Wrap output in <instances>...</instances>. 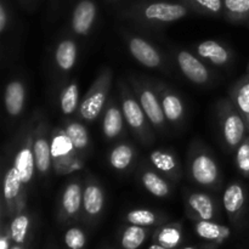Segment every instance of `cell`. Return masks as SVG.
<instances>
[{"mask_svg": "<svg viewBox=\"0 0 249 249\" xmlns=\"http://www.w3.org/2000/svg\"><path fill=\"white\" fill-rule=\"evenodd\" d=\"M51 160L56 174L66 175L82 169L83 156L75 150L65 128H55L50 134Z\"/></svg>", "mask_w": 249, "mask_h": 249, "instance_id": "6da1fadb", "label": "cell"}, {"mask_svg": "<svg viewBox=\"0 0 249 249\" xmlns=\"http://www.w3.org/2000/svg\"><path fill=\"white\" fill-rule=\"evenodd\" d=\"M112 85V72L109 68H105L99 77L94 80L88 90L84 99L80 101L78 114L85 122H94L99 118L101 112L107 105L109 90Z\"/></svg>", "mask_w": 249, "mask_h": 249, "instance_id": "7a4b0ae2", "label": "cell"}, {"mask_svg": "<svg viewBox=\"0 0 249 249\" xmlns=\"http://www.w3.org/2000/svg\"><path fill=\"white\" fill-rule=\"evenodd\" d=\"M189 10L182 2L151 1L134 7L131 15L134 18L151 24H167L186 17Z\"/></svg>", "mask_w": 249, "mask_h": 249, "instance_id": "3957f363", "label": "cell"}, {"mask_svg": "<svg viewBox=\"0 0 249 249\" xmlns=\"http://www.w3.org/2000/svg\"><path fill=\"white\" fill-rule=\"evenodd\" d=\"M219 121L225 143L231 150L237 148L249 130L245 118L231 100H225L219 106Z\"/></svg>", "mask_w": 249, "mask_h": 249, "instance_id": "277c9868", "label": "cell"}, {"mask_svg": "<svg viewBox=\"0 0 249 249\" xmlns=\"http://www.w3.org/2000/svg\"><path fill=\"white\" fill-rule=\"evenodd\" d=\"M121 106L125 122L131 130L139 136L141 141L147 143L151 140L147 116L145 114L139 100L134 96L131 90L124 83H121Z\"/></svg>", "mask_w": 249, "mask_h": 249, "instance_id": "5b68a950", "label": "cell"}, {"mask_svg": "<svg viewBox=\"0 0 249 249\" xmlns=\"http://www.w3.org/2000/svg\"><path fill=\"white\" fill-rule=\"evenodd\" d=\"M26 186L14 165L5 173L2 182V216H15L26 207Z\"/></svg>", "mask_w": 249, "mask_h": 249, "instance_id": "8992f818", "label": "cell"}, {"mask_svg": "<svg viewBox=\"0 0 249 249\" xmlns=\"http://www.w3.org/2000/svg\"><path fill=\"white\" fill-rule=\"evenodd\" d=\"M189 168L192 180L201 186L213 187L219 184L220 170L218 163L206 150H199L192 153Z\"/></svg>", "mask_w": 249, "mask_h": 249, "instance_id": "52a82bcc", "label": "cell"}, {"mask_svg": "<svg viewBox=\"0 0 249 249\" xmlns=\"http://www.w3.org/2000/svg\"><path fill=\"white\" fill-rule=\"evenodd\" d=\"M131 84H133L139 102H140L141 107L145 111V114L147 116L151 125L156 129L164 128L167 118H165V114L163 112L157 91L151 85H148L147 83L134 79V78L131 79Z\"/></svg>", "mask_w": 249, "mask_h": 249, "instance_id": "ba28073f", "label": "cell"}, {"mask_svg": "<svg viewBox=\"0 0 249 249\" xmlns=\"http://www.w3.org/2000/svg\"><path fill=\"white\" fill-rule=\"evenodd\" d=\"M34 128L31 126L29 131L27 133L23 142L21 143L19 148L17 150L16 156L14 160V167L18 172L19 178L24 186H28L32 182L36 173V160H34V151H33V140H34Z\"/></svg>", "mask_w": 249, "mask_h": 249, "instance_id": "9c48e42d", "label": "cell"}, {"mask_svg": "<svg viewBox=\"0 0 249 249\" xmlns=\"http://www.w3.org/2000/svg\"><path fill=\"white\" fill-rule=\"evenodd\" d=\"M33 151L36 172L41 177H45L53 168V160H51L50 135H49L48 128L44 122L38 123L34 128Z\"/></svg>", "mask_w": 249, "mask_h": 249, "instance_id": "30bf717a", "label": "cell"}, {"mask_svg": "<svg viewBox=\"0 0 249 249\" xmlns=\"http://www.w3.org/2000/svg\"><path fill=\"white\" fill-rule=\"evenodd\" d=\"M83 190L79 180H72L63 189L60 199V220H74L83 212Z\"/></svg>", "mask_w": 249, "mask_h": 249, "instance_id": "8fae6325", "label": "cell"}, {"mask_svg": "<svg viewBox=\"0 0 249 249\" xmlns=\"http://www.w3.org/2000/svg\"><path fill=\"white\" fill-rule=\"evenodd\" d=\"M129 53L141 65L147 68H160L163 58L160 51L146 39L139 36H129L126 38Z\"/></svg>", "mask_w": 249, "mask_h": 249, "instance_id": "7c38bea8", "label": "cell"}, {"mask_svg": "<svg viewBox=\"0 0 249 249\" xmlns=\"http://www.w3.org/2000/svg\"><path fill=\"white\" fill-rule=\"evenodd\" d=\"M177 61L181 73L190 82L203 85L207 84L211 79V73L207 66L190 51H179L177 53Z\"/></svg>", "mask_w": 249, "mask_h": 249, "instance_id": "4fadbf2b", "label": "cell"}, {"mask_svg": "<svg viewBox=\"0 0 249 249\" xmlns=\"http://www.w3.org/2000/svg\"><path fill=\"white\" fill-rule=\"evenodd\" d=\"M97 16V6L94 0H80L72 12L71 27L77 36H87L94 27Z\"/></svg>", "mask_w": 249, "mask_h": 249, "instance_id": "5bb4252c", "label": "cell"}, {"mask_svg": "<svg viewBox=\"0 0 249 249\" xmlns=\"http://www.w3.org/2000/svg\"><path fill=\"white\" fill-rule=\"evenodd\" d=\"M105 208V192L96 181H87L83 190V215L87 220L96 221Z\"/></svg>", "mask_w": 249, "mask_h": 249, "instance_id": "9a60e30c", "label": "cell"}, {"mask_svg": "<svg viewBox=\"0 0 249 249\" xmlns=\"http://www.w3.org/2000/svg\"><path fill=\"white\" fill-rule=\"evenodd\" d=\"M186 207L195 220H214L218 214L215 202L204 192H191L187 195Z\"/></svg>", "mask_w": 249, "mask_h": 249, "instance_id": "2e32d148", "label": "cell"}, {"mask_svg": "<svg viewBox=\"0 0 249 249\" xmlns=\"http://www.w3.org/2000/svg\"><path fill=\"white\" fill-rule=\"evenodd\" d=\"M124 114L122 106L118 105L116 99H111L105 107L104 118H102V131L105 138L113 140L122 135L124 129Z\"/></svg>", "mask_w": 249, "mask_h": 249, "instance_id": "e0dca14e", "label": "cell"}, {"mask_svg": "<svg viewBox=\"0 0 249 249\" xmlns=\"http://www.w3.org/2000/svg\"><path fill=\"white\" fill-rule=\"evenodd\" d=\"M247 194L245 187L238 182H232L225 189L223 195V203L231 221H237L245 211Z\"/></svg>", "mask_w": 249, "mask_h": 249, "instance_id": "ac0fdd59", "label": "cell"}, {"mask_svg": "<svg viewBox=\"0 0 249 249\" xmlns=\"http://www.w3.org/2000/svg\"><path fill=\"white\" fill-rule=\"evenodd\" d=\"M163 112L169 123L178 124L185 117V105L181 97L165 87H160L157 90Z\"/></svg>", "mask_w": 249, "mask_h": 249, "instance_id": "d6986e66", "label": "cell"}, {"mask_svg": "<svg viewBox=\"0 0 249 249\" xmlns=\"http://www.w3.org/2000/svg\"><path fill=\"white\" fill-rule=\"evenodd\" d=\"M195 232L209 246H220L231 236L230 228L213 220H195Z\"/></svg>", "mask_w": 249, "mask_h": 249, "instance_id": "ffe728a7", "label": "cell"}, {"mask_svg": "<svg viewBox=\"0 0 249 249\" xmlns=\"http://www.w3.org/2000/svg\"><path fill=\"white\" fill-rule=\"evenodd\" d=\"M26 102V88L18 79L11 80L5 88L4 104L6 113L10 117L21 116Z\"/></svg>", "mask_w": 249, "mask_h": 249, "instance_id": "44dd1931", "label": "cell"}, {"mask_svg": "<svg viewBox=\"0 0 249 249\" xmlns=\"http://www.w3.org/2000/svg\"><path fill=\"white\" fill-rule=\"evenodd\" d=\"M196 53L202 60L208 61L209 63L218 67L226 66L232 58L228 48L215 40H204L199 43L196 46Z\"/></svg>", "mask_w": 249, "mask_h": 249, "instance_id": "7402d4cb", "label": "cell"}, {"mask_svg": "<svg viewBox=\"0 0 249 249\" xmlns=\"http://www.w3.org/2000/svg\"><path fill=\"white\" fill-rule=\"evenodd\" d=\"M150 162L157 172L170 179H179L181 175L180 163L177 156L168 150H155L150 153Z\"/></svg>", "mask_w": 249, "mask_h": 249, "instance_id": "603a6c76", "label": "cell"}, {"mask_svg": "<svg viewBox=\"0 0 249 249\" xmlns=\"http://www.w3.org/2000/svg\"><path fill=\"white\" fill-rule=\"evenodd\" d=\"M182 226L180 223H170L160 225L155 230L152 241L165 248L175 249L182 242Z\"/></svg>", "mask_w": 249, "mask_h": 249, "instance_id": "cb8c5ba5", "label": "cell"}, {"mask_svg": "<svg viewBox=\"0 0 249 249\" xmlns=\"http://www.w3.org/2000/svg\"><path fill=\"white\" fill-rule=\"evenodd\" d=\"M78 57L77 44L72 39H62L55 50V62L58 70L67 73L75 66Z\"/></svg>", "mask_w": 249, "mask_h": 249, "instance_id": "d4e9b609", "label": "cell"}, {"mask_svg": "<svg viewBox=\"0 0 249 249\" xmlns=\"http://www.w3.org/2000/svg\"><path fill=\"white\" fill-rule=\"evenodd\" d=\"M141 184L146 191L158 198H164L170 195V185L157 172L152 169H143L141 173Z\"/></svg>", "mask_w": 249, "mask_h": 249, "instance_id": "484cf974", "label": "cell"}, {"mask_svg": "<svg viewBox=\"0 0 249 249\" xmlns=\"http://www.w3.org/2000/svg\"><path fill=\"white\" fill-rule=\"evenodd\" d=\"M230 100L243 116L249 130V74L233 85L230 91Z\"/></svg>", "mask_w": 249, "mask_h": 249, "instance_id": "4316f807", "label": "cell"}, {"mask_svg": "<svg viewBox=\"0 0 249 249\" xmlns=\"http://www.w3.org/2000/svg\"><path fill=\"white\" fill-rule=\"evenodd\" d=\"M63 128H65L68 138L71 139V141L74 145L75 150L79 152V155H87L88 150L90 147V134L87 126L78 121H71L66 123Z\"/></svg>", "mask_w": 249, "mask_h": 249, "instance_id": "83f0119b", "label": "cell"}, {"mask_svg": "<svg viewBox=\"0 0 249 249\" xmlns=\"http://www.w3.org/2000/svg\"><path fill=\"white\" fill-rule=\"evenodd\" d=\"M134 158H135V151L133 146L126 142H122L112 148L108 156V162L114 170L123 172L133 164Z\"/></svg>", "mask_w": 249, "mask_h": 249, "instance_id": "f1b7e54d", "label": "cell"}, {"mask_svg": "<svg viewBox=\"0 0 249 249\" xmlns=\"http://www.w3.org/2000/svg\"><path fill=\"white\" fill-rule=\"evenodd\" d=\"M32 229V218L28 213H21L16 214L12 218L11 223H10V232H11L12 242L16 245L23 246L28 241L29 235H31Z\"/></svg>", "mask_w": 249, "mask_h": 249, "instance_id": "f546056e", "label": "cell"}, {"mask_svg": "<svg viewBox=\"0 0 249 249\" xmlns=\"http://www.w3.org/2000/svg\"><path fill=\"white\" fill-rule=\"evenodd\" d=\"M163 215L155 211H151L147 208H136L131 209L128 213L125 214V220L126 224L130 225H138L143 226V228H152V226L160 225L163 220Z\"/></svg>", "mask_w": 249, "mask_h": 249, "instance_id": "4dcf8cb0", "label": "cell"}, {"mask_svg": "<svg viewBox=\"0 0 249 249\" xmlns=\"http://www.w3.org/2000/svg\"><path fill=\"white\" fill-rule=\"evenodd\" d=\"M150 235V229L143 226L130 225L123 229L121 235L122 249H139Z\"/></svg>", "mask_w": 249, "mask_h": 249, "instance_id": "1f68e13d", "label": "cell"}, {"mask_svg": "<svg viewBox=\"0 0 249 249\" xmlns=\"http://www.w3.org/2000/svg\"><path fill=\"white\" fill-rule=\"evenodd\" d=\"M79 87L75 82L70 83L60 96V108L65 116H72L79 108Z\"/></svg>", "mask_w": 249, "mask_h": 249, "instance_id": "d6a6232c", "label": "cell"}, {"mask_svg": "<svg viewBox=\"0 0 249 249\" xmlns=\"http://www.w3.org/2000/svg\"><path fill=\"white\" fill-rule=\"evenodd\" d=\"M224 14L232 22L249 19V0H223Z\"/></svg>", "mask_w": 249, "mask_h": 249, "instance_id": "836d02e7", "label": "cell"}, {"mask_svg": "<svg viewBox=\"0 0 249 249\" xmlns=\"http://www.w3.org/2000/svg\"><path fill=\"white\" fill-rule=\"evenodd\" d=\"M181 2L189 9L209 16H219L224 12L223 0H181Z\"/></svg>", "mask_w": 249, "mask_h": 249, "instance_id": "e575fe53", "label": "cell"}, {"mask_svg": "<svg viewBox=\"0 0 249 249\" xmlns=\"http://www.w3.org/2000/svg\"><path fill=\"white\" fill-rule=\"evenodd\" d=\"M63 242L67 249H84L87 246V235L83 229L72 226L66 230Z\"/></svg>", "mask_w": 249, "mask_h": 249, "instance_id": "d590c367", "label": "cell"}, {"mask_svg": "<svg viewBox=\"0 0 249 249\" xmlns=\"http://www.w3.org/2000/svg\"><path fill=\"white\" fill-rule=\"evenodd\" d=\"M236 164L241 174L249 178V136L236 148Z\"/></svg>", "mask_w": 249, "mask_h": 249, "instance_id": "8d00e7d4", "label": "cell"}, {"mask_svg": "<svg viewBox=\"0 0 249 249\" xmlns=\"http://www.w3.org/2000/svg\"><path fill=\"white\" fill-rule=\"evenodd\" d=\"M12 237L10 232V223L2 224L1 233H0V249H10L12 246Z\"/></svg>", "mask_w": 249, "mask_h": 249, "instance_id": "74e56055", "label": "cell"}, {"mask_svg": "<svg viewBox=\"0 0 249 249\" xmlns=\"http://www.w3.org/2000/svg\"><path fill=\"white\" fill-rule=\"evenodd\" d=\"M9 12H7L6 5L4 1L0 2V33L4 34L6 31L7 26H9Z\"/></svg>", "mask_w": 249, "mask_h": 249, "instance_id": "f35d334b", "label": "cell"}, {"mask_svg": "<svg viewBox=\"0 0 249 249\" xmlns=\"http://www.w3.org/2000/svg\"><path fill=\"white\" fill-rule=\"evenodd\" d=\"M148 249H169V248H165V247H163V246L158 245V243L153 242L152 245H151L150 247H148Z\"/></svg>", "mask_w": 249, "mask_h": 249, "instance_id": "ab89813d", "label": "cell"}, {"mask_svg": "<svg viewBox=\"0 0 249 249\" xmlns=\"http://www.w3.org/2000/svg\"><path fill=\"white\" fill-rule=\"evenodd\" d=\"M181 249H212V248H209V247L198 248V247H195V246H185V247H182Z\"/></svg>", "mask_w": 249, "mask_h": 249, "instance_id": "60d3db41", "label": "cell"}, {"mask_svg": "<svg viewBox=\"0 0 249 249\" xmlns=\"http://www.w3.org/2000/svg\"><path fill=\"white\" fill-rule=\"evenodd\" d=\"M10 249H24V247H23V246H21V245H16V243H12L11 248H10Z\"/></svg>", "mask_w": 249, "mask_h": 249, "instance_id": "b9f144b4", "label": "cell"}, {"mask_svg": "<svg viewBox=\"0 0 249 249\" xmlns=\"http://www.w3.org/2000/svg\"><path fill=\"white\" fill-rule=\"evenodd\" d=\"M248 74H249V65H248Z\"/></svg>", "mask_w": 249, "mask_h": 249, "instance_id": "7bdbcfd3", "label": "cell"}]
</instances>
